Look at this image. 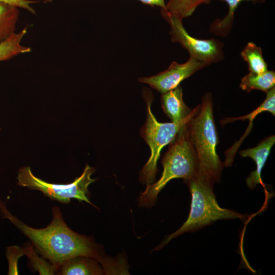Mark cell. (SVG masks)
<instances>
[{"instance_id":"2e32d148","label":"cell","mask_w":275,"mask_h":275,"mask_svg":"<svg viewBox=\"0 0 275 275\" xmlns=\"http://www.w3.org/2000/svg\"><path fill=\"white\" fill-rule=\"evenodd\" d=\"M27 32L28 26H25L0 44V62L8 60L18 54L31 51V48L21 44Z\"/></svg>"},{"instance_id":"7a4b0ae2","label":"cell","mask_w":275,"mask_h":275,"mask_svg":"<svg viewBox=\"0 0 275 275\" xmlns=\"http://www.w3.org/2000/svg\"><path fill=\"white\" fill-rule=\"evenodd\" d=\"M187 129L197 157L198 174L213 184L219 183L224 164L216 152L218 137L210 92L202 97L198 112L187 123Z\"/></svg>"},{"instance_id":"ba28073f","label":"cell","mask_w":275,"mask_h":275,"mask_svg":"<svg viewBox=\"0 0 275 275\" xmlns=\"http://www.w3.org/2000/svg\"><path fill=\"white\" fill-rule=\"evenodd\" d=\"M208 66L189 57L184 63L173 62L166 70L153 76L140 77L138 81L163 94L176 88L183 80Z\"/></svg>"},{"instance_id":"7c38bea8","label":"cell","mask_w":275,"mask_h":275,"mask_svg":"<svg viewBox=\"0 0 275 275\" xmlns=\"http://www.w3.org/2000/svg\"><path fill=\"white\" fill-rule=\"evenodd\" d=\"M103 268L96 259L80 256L64 261L58 269L60 275H101L104 274Z\"/></svg>"},{"instance_id":"277c9868","label":"cell","mask_w":275,"mask_h":275,"mask_svg":"<svg viewBox=\"0 0 275 275\" xmlns=\"http://www.w3.org/2000/svg\"><path fill=\"white\" fill-rule=\"evenodd\" d=\"M191 195L190 210L187 220L176 232L169 235L153 250H159L172 239L186 233L194 232L217 220L245 221L248 215L221 207L213 192L214 184L198 174L186 183Z\"/></svg>"},{"instance_id":"3957f363","label":"cell","mask_w":275,"mask_h":275,"mask_svg":"<svg viewBox=\"0 0 275 275\" xmlns=\"http://www.w3.org/2000/svg\"><path fill=\"white\" fill-rule=\"evenodd\" d=\"M187 123L170 143L161 160L163 170L161 177L157 182L147 185L140 197L139 206H153L158 194L170 180L182 178L186 183L198 174L197 157L189 137Z\"/></svg>"},{"instance_id":"4fadbf2b","label":"cell","mask_w":275,"mask_h":275,"mask_svg":"<svg viewBox=\"0 0 275 275\" xmlns=\"http://www.w3.org/2000/svg\"><path fill=\"white\" fill-rule=\"evenodd\" d=\"M227 3L229 6L227 14L222 19H216L210 25L209 30L211 33L221 37L227 36L233 27L235 13L242 2H251L255 4H262L265 0H222Z\"/></svg>"},{"instance_id":"44dd1931","label":"cell","mask_w":275,"mask_h":275,"mask_svg":"<svg viewBox=\"0 0 275 275\" xmlns=\"http://www.w3.org/2000/svg\"><path fill=\"white\" fill-rule=\"evenodd\" d=\"M0 2L10 4L19 8L24 9L33 14L36 13L34 9L31 6L32 4L36 2L33 0H0Z\"/></svg>"},{"instance_id":"7402d4cb","label":"cell","mask_w":275,"mask_h":275,"mask_svg":"<svg viewBox=\"0 0 275 275\" xmlns=\"http://www.w3.org/2000/svg\"><path fill=\"white\" fill-rule=\"evenodd\" d=\"M144 4L150 6H157L160 8V10L165 8L167 0H138Z\"/></svg>"},{"instance_id":"603a6c76","label":"cell","mask_w":275,"mask_h":275,"mask_svg":"<svg viewBox=\"0 0 275 275\" xmlns=\"http://www.w3.org/2000/svg\"><path fill=\"white\" fill-rule=\"evenodd\" d=\"M42 1H43L45 3H51L54 0H42Z\"/></svg>"},{"instance_id":"d6986e66","label":"cell","mask_w":275,"mask_h":275,"mask_svg":"<svg viewBox=\"0 0 275 275\" xmlns=\"http://www.w3.org/2000/svg\"><path fill=\"white\" fill-rule=\"evenodd\" d=\"M22 248L24 255L28 257L32 267L38 271L40 275H53L57 273V268L49 261H46L43 257H40L33 244L26 242Z\"/></svg>"},{"instance_id":"ffe728a7","label":"cell","mask_w":275,"mask_h":275,"mask_svg":"<svg viewBox=\"0 0 275 275\" xmlns=\"http://www.w3.org/2000/svg\"><path fill=\"white\" fill-rule=\"evenodd\" d=\"M24 255L22 248L17 245H12L6 248V255L8 262L9 275L19 274L18 261Z\"/></svg>"},{"instance_id":"8992f818","label":"cell","mask_w":275,"mask_h":275,"mask_svg":"<svg viewBox=\"0 0 275 275\" xmlns=\"http://www.w3.org/2000/svg\"><path fill=\"white\" fill-rule=\"evenodd\" d=\"M95 172L93 167L86 164L82 174L72 182L58 184L48 183L37 177L33 174L30 167H24L18 171L17 184L30 189L39 190L50 199L64 204L69 203L73 198L96 207L90 201V194L88 190L89 185L96 180V179L91 178L92 174Z\"/></svg>"},{"instance_id":"5b68a950","label":"cell","mask_w":275,"mask_h":275,"mask_svg":"<svg viewBox=\"0 0 275 275\" xmlns=\"http://www.w3.org/2000/svg\"><path fill=\"white\" fill-rule=\"evenodd\" d=\"M152 100L146 99V121L141 129V135L149 145L150 156L142 169L140 180L143 184L152 183L158 171L157 160L162 149L170 144L180 130L186 125L196 114L199 104L193 109L189 115L184 120L177 123H160L155 117L151 111Z\"/></svg>"},{"instance_id":"ac0fdd59","label":"cell","mask_w":275,"mask_h":275,"mask_svg":"<svg viewBox=\"0 0 275 275\" xmlns=\"http://www.w3.org/2000/svg\"><path fill=\"white\" fill-rule=\"evenodd\" d=\"M212 0H167L165 8L160 11L165 12L183 20L191 16L201 4H208Z\"/></svg>"},{"instance_id":"8fae6325","label":"cell","mask_w":275,"mask_h":275,"mask_svg":"<svg viewBox=\"0 0 275 275\" xmlns=\"http://www.w3.org/2000/svg\"><path fill=\"white\" fill-rule=\"evenodd\" d=\"M160 101L163 110L171 122L177 123L184 120L193 110L184 103L180 86L162 94Z\"/></svg>"},{"instance_id":"9a60e30c","label":"cell","mask_w":275,"mask_h":275,"mask_svg":"<svg viewBox=\"0 0 275 275\" xmlns=\"http://www.w3.org/2000/svg\"><path fill=\"white\" fill-rule=\"evenodd\" d=\"M19 8L0 2V44L15 34Z\"/></svg>"},{"instance_id":"30bf717a","label":"cell","mask_w":275,"mask_h":275,"mask_svg":"<svg viewBox=\"0 0 275 275\" xmlns=\"http://www.w3.org/2000/svg\"><path fill=\"white\" fill-rule=\"evenodd\" d=\"M274 143L275 136L272 135L264 138L257 146L239 152L241 156L251 158L256 163V169L250 173L246 180L249 188L254 189L258 184L264 187L261 178V172Z\"/></svg>"},{"instance_id":"6da1fadb","label":"cell","mask_w":275,"mask_h":275,"mask_svg":"<svg viewBox=\"0 0 275 275\" xmlns=\"http://www.w3.org/2000/svg\"><path fill=\"white\" fill-rule=\"evenodd\" d=\"M2 218H6L32 242L37 253L49 260L58 269L65 260L84 256L99 262L104 257L101 245L92 237L78 234L65 223L59 208H52V220L45 228L36 229L26 225L13 215L0 200Z\"/></svg>"},{"instance_id":"52a82bcc","label":"cell","mask_w":275,"mask_h":275,"mask_svg":"<svg viewBox=\"0 0 275 275\" xmlns=\"http://www.w3.org/2000/svg\"><path fill=\"white\" fill-rule=\"evenodd\" d=\"M161 14L170 26L172 42L180 44L188 51L189 57L208 65L224 60L223 42L214 38L200 39L194 37L185 29L182 20L162 11Z\"/></svg>"},{"instance_id":"e0dca14e","label":"cell","mask_w":275,"mask_h":275,"mask_svg":"<svg viewBox=\"0 0 275 275\" xmlns=\"http://www.w3.org/2000/svg\"><path fill=\"white\" fill-rule=\"evenodd\" d=\"M240 56L247 63L250 72L260 74L268 70V65L263 57L262 48L254 42H248L241 50Z\"/></svg>"},{"instance_id":"5bb4252c","label":"cell","mask_w":275,"mask_h":275,"mask_svg":"<svg viewBox=\"0 0 275 275\" xmlns=\"http://www.w3.org/2000/svg\"><path fill=\"white\" fill-rule=\"evenodd\" d=\"M274 86L275 72L268 70L260 74L250 72L241 78L239 86L241 89L247 92L256 90L266 93Z\"/></svg>"},{"instance_id":"9c48e42d","label":"cell","mask_w":275,"mask_h":275,"mask_svg":"<svg viewBox=\"0 0 275 275\" xmlns=\"http://www.w3.org/2000/svg\"><path fill=\"white\" fill-rule=\"evenodd\" d=\"M266 98L263 102L255 110L245 116L237 118H225L221 121L222 126L227 123H232L237 120H250L249 125L240 140L236 142L226 153V159L224 162V167H231L233 162L235 153L245 138L248 135L253 126V120L259 114L263 112H268L273 116L275 115V88L273 87L266 93Z\"/></svg>"}]
</instances>
